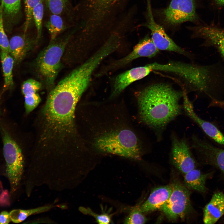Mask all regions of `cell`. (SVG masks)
Segmentation results:
<instances>
[{
    "label": "cell",
    "instance_id": "e0dca14e",
    "mask_svg": "<svg viewBox=\"0 0 224 224\" xmlns=\"http://www.w3.org/2000/svg\"><path fill=\"white\" fill-rule=\"evenodd\" d=\"M193 30L195 35L216 47L224 59V29L206 26L194 27Z\"/></svg>",
    "mask_w": 224,
    "mask_h": 224
},
{
    "label": "cell",
    "instance_id": "6da1fadb",
    "mask_svg": "<svg viewBox=\"0 0 224 224\" xmlns=\"http://www.w3.org/2000/svg\"><path fill=\"white\" fill-rule=\"evenodd\" d=\"M136 97L139 117L160 141L167 125L181 114L183 91L164 83L150 85L138 91Z\"/></svg>",
    "mask_w": 224,
    "mask_h": 224
},
{
    "label": "cell",
    "instance_id": "5b68a950",
    "mask_svg": "<svg viewBox=\"0 0 224 224\" xmlns=\"http://www.w3.org/2000/svg\"><path fill=\"white\" fill-rule=\"evenodd\" d=\"M119 0H84L82 2L83 28L86 31L103 27Z\"/></svg>",
    "mask_w": 224,
    "mask_h": 224
},
{
    "label": "cell",
    "instance_id": "d6986e66",
    "mask_svg": "<svg viewBox=\"0 0 224 224\" xmlns=\"http://www.w3.org/2000/svg\"><path fill=\"white\" fill-rule=\"evenodd\" d=\"M44 26L50 35V41L54 40L68 28L63 17L59 15L50 14Z\"/></svg>",
    "mask_w": 224,
    "mask_h": 224
},
{
    "label": "cell",
    "instance_id": "277c9868",
    "mask_svg": "<svg viewBox=\"0 0 224 224\" xmlns=\"http://www.w3.org/2000/svg\"><path fill=\"white\" fill-rule=\"evenodd\" d=\"M1 133L6 172L12 191L14 192L17 189L22 177L23 157L21 149L7 130L2 128Z\"/></svg>",
    "mask_w": 224,
    "mask_h": 224
},
{
    "label": "cell",
    "instance_id": "4316f807",
    "mask_svg": "<svg viewBox=\"0 0 224 224\" xmlns=\"http://www.w3.org/2000/svg\"><path fill=\"white\" fill-rule=\"evenodd\" d=\"M140 209V206L133 208L124 221V224H144L147 219Z\"/></svg>",
    "mask_w": 224,
    "mask_h": 224
},
{
    "label": "cell",
    "instance_id": "7a4b0ae2",
    "mask_svg": "<svg viewBox=\"0 0 224 224\" xmlns=\"http://www.w3.org/2000/svg\"><path fill=\"white\" fill-rule=\"evenodd\" d=\"M91 126L90 142L93 148L103 153L139 160L142 147L134 132L122 123L114 122L95 123Z\"/></svg>",
    "mask_w": 224,
    "mask_h": 224
},
{
    "label": "cell",
    "instance_id": "7c38bea8",
    "mask_svg": "<svg viewBox=\"0 0 224 224\" xmlns=\"http://www.w3.org/2000/svg\"><path fill=\"white\" fill-rule=\"evenodd\" d=\"M159 51L152 38L146 37L141 40L128 54L110 65L108 67V70H113L122 67L138 58L153 57L158 53Z\"/></svg>",
    "mask_w": 224,
    "mask_h": 224
},
{
    "label": "cell",
    "instance_id": "f1b7e54d",
    "mask_svg": "<svg viewBox=\"0 0 224 224\" xmlns=\"http://www.w3.org/2000/svg\"><path fill=\"white\" fill-rule=\"evenodd\" d=\"M24 97L25 107L27 114H29L34 110L38 106L41 100L40 97L38 93Z\"/></svg>",
    "mask_w": 224,
    "mask_h": 224
},
{
    "label": "cell",
    "instance_id": "cb8c5ba5",
    "mask_svg": "<svg viewBox=\"0 0 224 224\" xmlns=\"http://www.w3.org/2000/svg\"><path fill=\"white\" fill-rule=\"evenodd\" d=\"M44 5V0H41L35 7L33 12V21L36 31V38L37 43L41 38L42 35Z\"/></svg>",
    "mask_w": 224,
    "mask_h": 224
},
{
    "label": "cell",
    "instance_id": "52a82bcc",
    "mask_svg": "<svg viewBox=\"0 0 224 224\" xmlns=\"http://www.w3.org/2000/svg\"><path fill=\"white\" fill-rule=\"evenodd\" d=\"M163 19L166 24L176 26L186 21L197 20L194 0H171L162 13Z\"/></svg>",
    "mask_w": 224,
    "mask_h": 224
},
{
    "label": "cell",
    "instance_id": "7402d4cb",
    "mask_svg": "<svg viewBox=\"0 0 224 224\" xmlns=\"http://www.w3.org/2000/svg\"><path fill=\"white\" fill-rule=\"evenodd\" d=\"M53 207L52 205H46L28 210H13L9 213L11 221L15 223H19L31 215L48 211Z\"/></svg>",
    "mask_w": 224,
    "mask_h": 224
},
{
    "label": "cell",
    "instance_id": "83f0119b",
    "mask_svg": "<svg viewBox=\"0 0 224 224\" xmlns=\"http://www.w3.org/2000/svg\"><path fill=\"white\" fill-rule=\"evenodd\" d=\"M3 5L1 3L0 5V48L1 50L9 53V41L4 29L3 15Z\"/></svg>",
    "mask_w": 224,
    "mask_h": 224
},
{
    "label": "cell",
    "instance_id": "d4e9b609",
    "mask_svg": "<svg viewBox=\"0 0 224 224\" xmlns=\"http://www.w3.org/2000/svg\"><path fill=\"white\" fill-rule=\"evenodd\" d=\"M41 1V0H24L25 14V20L23 28L24 33L27 32L33 22V9Z\"/></svg>",
    "mask_w": 224,
    "mask_h": 224
},
{
    "label": "cell",
    "instance_id": "30bf717a",
    "mask_svg": "<svg viewBox=\"0 0 224 224\" xmlns=\"http://www.w3.org/2000/svg\"><path fill=\"white\" fill-rule=\"evenodd\" d=\"M147 0L148 20L146 25L151 31V38L156 46L159 50L172 51L188 56V53L175 44L167 34L163 28L155 21L150 0Z\"/></svg>",
    "mask_w": 224,
    "mask_h": 224
},
{
    "label": "cell",
    "instance_id": "9c48e42d",
    "mask_svg": "<svg viewBox=\"0 0 224 224\" xmlns=\"http://www.w3.org/2000/svg\"><path fill=\"white\" fill-rule=\"evenodd\" d=\"M191 147L203 162L216 167L224 174V149L198 136L193 138Z\"/></svg>",
    "mask_w": 224,
    "mask_h": 224
},
{
    "label": "cell",
    "instance_id": "484cf974",
    "mask_svg": "<svg viewBox=\"0 0 224 224\" xmlns=\"http://www.w3.org/2000/svg\"><path fill=\"white\" fill-rule=\"evenodd\" d=\"M41 87L42 84L40 82L33 79H29L22 83L21 92L24 96L32 95L37 93Z\"/></svg>",
    "mask_w": 224,
    "mask_h": 224
},
{
    "label": "cell",
    "instance_id": "4fadbf2b",
    "mask_svg": "<svg viewBox=\"0 0 224 224\" xmlns=\"http://www.w3.org/2000/svg\"><path fill=\"white\" fill-rule=\"evenodd\" d=\"M150 73L145 65L132 68L119 75L115 79L110 98L116 96L131 84Z\"/></svg>",
    "mask_w": 224,
    "mask_h": 224
},
{
    "label": "cell",
    "instance_id": "ba28073f",
    "mask_svg": "<svg viewBox=\"0 0 224 224\" xmlns=\"http://www.w3.org/2000/svg\"><path fill=\"white\" fill-rule=\"evenodd\" d=\"M170 138L171 159L175 166L184 174L195 169L196 162L187 139L185 137L180 138L174 132Z\"/></svg>",
    "mask_w": 224,
    "mask_h": 224
},
{
    "label": "cell",
    "instance_id": "44dd1931",
    "mask_svg": "<svg viewBox=\"0 0 224 224\" xmlns=\"http://www.w3.org/2000/svg\"><path fill=\"white\" fill-rule=\"evenodd\" d=\"M0 56L4 77L3 87L6 90L11 88L13 85L12 70L15 61L7 52L1 50Z\"/></svg>",
    "mask_w": 224,
    "mask_h": 224
},
{
    "label": "cell",
    "instance_id": "603a6c76",
    "mask_svg": "<svg viewBox=\"0 0 224 224\" xmlns=\"http://www.w3.org/2000/svg\"><path fill=\"white\" fill-rule=\"evenodd\" d=\"M3 5V18L9 21H15L21 13V0H0Z\"/></svg>",
    "mask_w": 224,
    "mask_h": 224
},
{
    "label": "cell",
    "instance_id": "9a60e30c",
    "mask_svg": "<svg viewBox=\"0 0 224 224\" xmlns=\"http://www.w3.org/2000/svg\"><path fill=\"white\" fill-rule=\"evenodd\" d=\"M171 184L153 189L146 201L140 206L142 212L160 210L169 198L172 191Z\"/></svg>",
    "mask_w": 224,
    "mask_h": 224
},
{
    "label": "cell",
    "instance_id": "1f68e13d",
    "mask_svg": "<svg viewBox=\"0 0 224 224\" xmlns=\"http://www.w3.org/2000/svg\"><path fill=\"white\" fill-rule=\"evenodd\" d=\"M217 2L220 4H224V0H217Z\"/></svg>",
    "mask_w": 224,
    "mask_h": 224
},
{
    "label": "cell",
    "instance_id": "4dcf8cb0",
    "mask_svg": "<svg viewBox=\"0 0 224 224\" xmlns=\"http://www.w3.org/2000/svg\"><path fill=\"white\" fill-rule=\"evenodd\" d=\"M10 214L6 211L0 213V224H7L11 221Z\"/></svg>",
    "mask_w": 224,
    "mask_h": 224
},
{
    "label": "cell",
    "instance_id": "8992f818",
    "mask_svg": "<svg viewBox=\"0 0 224 224\" xmlns=\"http://www.w3.org/2000/svg\"><path fill=\"white\" fill-rule=\"evenodd\" d=\"M172 190L168 200L160 210L170 221L184 218L191 211L192 206L188 189L180 182L172 184Z\"/></svg>",
    "mask_w": 224,
    "mask_h": 224
},
{
    "label": "cell",
    "instance_id": "ac0fdd59",
    "mask_svg": "<svg viewBox=\"0 0 224 224\" xmlns=\"http://www.w3.org/2000/svg\"><path fill=\"white\" fill-rule=\"evenodd\" d=\"M210 173L204 174L194 169L184 174V185L188 189L204 193L207 191L206 182Z\"/></svg>",
    "mask_w": 224,
    "mask_h": 224
},
{
    "label": "cell",
    "instance_id": "8fae6325",
    "mask_svg": "<svg viewBox=\"0 0 224 224\" xmlns=\"http://www.w3.org/2000/svg\"><path fill=\"white\" fill-rule=\"evenodd\" d=\"M183 107L186 114L194 122L208 137L224 148V135L214 124L199 117L195 112L185 90H183Z\"/></svg>",
    "mask_w": 224,
    "mask_h": 224
},
{
    "label": "cell",
    "instance_id": "ffe728a7",
    "mask_svg": "<svg viewBox=\"0 0 224 224\" xmlns=\"http://www.w3.org/2000/svg\"><path fill=\"white\" fill-rule=\"evenodd\" d=\"M50 14L63 16H69L72 19L73 15L69 0H43Z\"/></svg>",
    "mask_w": 224,
    "mask_h": 224
},
{
    "label": "cell",
    "instance_id": "f546056e",
    "mask_svg": "<svg viewBox=\"0 0 224 224\" xmlns=\"http://www.w3.org/2000/svg\"><path fill=\"white\" fill-rule=\"evenodd\" d=\"M81 211L85 214H89L93 217L99 224H109L111 222V216L107 213L98 214L92 211L90 208H82Z\"/></svg>",
    "mask_w": 224,
    "mask_h": 224
},
{
    "label": "cell",
    "instance_id": "5bb4252c",
    "mask_svg": "<svg viewBox=\"0 0 224 224\" xmlns=\"http://www.w3.org/2000/svg\"><path fill=\"white\" fill-rule=\"evenodd\" d=\"M26 33L14 36L9 41V54L17 64L22 60L37 43L36 37H31Z\"/></svg>",
    "mask_w": 224,
    "mask_h": 224
},
{
    "label": "cell",
    "instance_id": "3957f363",
    "mask_svg": "<svg viewBox=\"0 0 224 224\" xmlns=\"http://www.w3.org/2000/svg\"><path fill=\"white\" fill-rule=\"evenodd\" d=\"M73 32L63 37L50 41L37 56L36 69L48 87H53L61 69L62 57Z\"/></svg>",
    "mask_w": 224,
    "mask_h": 224
},
{
    "label": "cell",
    "instance_id": "2e32d148",
    "mask_svg": "<svg viewBox=\"0 0 224 224\" xmlns=\"http://www.w3.org/2000/svg\"><path fill=\"white\" fill-rule=\"evenodd\" d=\"M203 221L205 224H214L224 215V193H214L203 208Z\"/></svg>",
    "mask_w": 224,
    "mask_h": 224
}]
</instances>
